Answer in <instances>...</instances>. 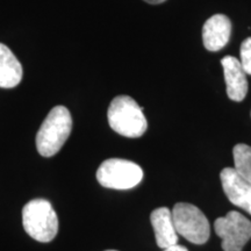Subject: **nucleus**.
<instances>
[{
	"mask_svg": "<svg viewBox=\"0 0 251 251\" xmlns=\"http://www.w3.org/2000/svg\"><path fill=\"white\" fill-rule=\"evenodd\" d=\"M72 130V118L64 106H56L49 112L36 134V148L41 156L51 157L57 153Z\"/></svg>",
	"mask_w": 251,
	"mask_h": 251,
	"instance_id": "obj_1",
	"label": "nucleus"
},
{
	"mask_svg": "<svg viewBox=\"0 0 251 251\" xmlns=\"http://www.w3.org/2000/svg\"><path fill=\"white\" fill-rule=\"evenodd\" d=\"M107 119L113 130L129 139L141 137L148 128L142 107L128 96H118L112 100Z\"/></svg>",
	"mask_w": 251,
	"mask_h": 251,
	"instance_id": "obj_2",
	"label": "nucleus"
},
{
	"mask_svg": "<svg viewBox=\"0 0 251 251\" xmlns=\"http://www.w3.org/2000/svg\"><path fill=\"white\" fill-rule=\"evenodd\" d=\"M23 225L31 238L43 243L54 240L58 231V218L46 199H34L25 205Z\"/></svg>",
	"mask_w": 251,
	"mask_h": 251,
	"instance_id": "obj_3",
	"label": "nucleus"
},
{
	"mask_svg": "<svg viewBox=\"0 0 251 251\" xmlns=\"http://www.w3.org/2000/svg\"><path fill=\"white\" fill-rule=\"evenodd\" d=\"M97 179L103 187L113 190H129L143 179V170L136 163L121 158L102 162L97 171Z\"/></svg>",
	"mask_w": 251,
	"mask_h": 251,
	"instance_id": "obj_4",
	"label": "nucleus"
},
{
	"mask_svg": "<svg viewBox=\"0 0 251 251\" xmlns=\"http://www.w3.org/2000/svg\"><path fill=\"white\" fill-rule=\"evenodd\" d=\"M172 219L177 233L194 244H205L211 235V226L197 206L186 202L176 203Z\"/></svg>",
	"mask_w": 251,
	"mask_h": 251,
	"instance_id": "obj_5",
	"label": "nucleus"
},
{
	"mask_svg": "<svg viewBox=\"0 0 251 251\" xmlns=\"http://www.w3.org/2000/svg\"><path fill=\"white\" fill-rule=\"evenodd\" d=\"M215 233L221 237L225 251H242L251 238V222L238 212H229L214 222Z\"/></svg>",
	"mask_w": 251,
	"mask_h": 251,
	"instance_id": "obj_6",
	"label": "nucleus"
},
{
	"mask_svg": "<svg viewBox=\"0 0 251 251\" xmlns=\"http://www.w3.org/2000/svg\"><path fill=\"white\" fill-rule=\"evenodd\" d=\"M222 188L233 205L251 215V183L243 179L234 168H226L220 174Z\"/></svg>",
	"mask_w": 251,
	"mask_h": 251,
	"instance_id": "obj_7",
	"label": "nucleus"
},
{
	"mask_svg": "<svg viewBox=\"0 0 251 251\" xmlns=\"http://www.w3.org/2000/svg\"><path fill=\"white\" fill-rule=\"evenodd\" d=\"M231 35V23L224 14H215L202 27V42L209 51H219L225 48Z\"/></svg>",
	"mask_w": 251,
	"mask_h": 251,
	"instance_id": "obj_8",
	"label": "nucleus"
},
{
	"mask_svg": "<svg viewBox=\"0 0 251 251\" xmlns=\"http://www.w3.org/2000/svg\"><path fill=\"white\" fill-rule=\"evenodd\" d=\"M224 68L228 98L233 101H242L248 93L247 74L241 62L233 56H226L221 59Z\"/></svg>",
	"mask_w": 251,
	"mask_h": 251,
	"instance_id": "obj_9",
	"label": "nucleus"
},
{
	"mask_svg": "<svg viewBox=\"0 0 251 251\" xmlns=\"http://www.w3.org/2000/svg\"><path fill=\"white\" fill-rule=\"evenodd\" d=\"M156 242L161 249L178 244V233L176 230L172 212L166 207H159L150 215Z\"/></svg>",
	"mask_w": 251,
	"mask_h": 251,
	"instance_id": "obj_10",
	"label": "nucleus"
},
{
	"mask_svg": "<svg viewBox=\"0 0 251 251\" xmlns=\"http://www.w3.org/2000/svg\"><path fill=\"white\" fill-rule=\"evenodd\" d=\"M23 67L7 46L0 43V87L12 89L23 79Z\"/></svg>",
	"mask_w": 251,
	"mask_h": 251,
	"instance_id": "obj_11",
	"label": "nucleus"
},
{
	"mask_svg": "<svg viewBox=\"0 0 251 251\" xmlns=\"http://www.w3.org/2000/svg\"><path fill=\"white\" fill-rule=\"evenodd\" d=\"M234 169L243 179L251 183V147L237 144L233 150Z\"/></svg>",
	"mask_w": 251,
	"mask_h": 251,
	"instance_id": "obj_12",
	"label": "nucleus"
},
{
	"mask_svg": "<svg viewBox=\"0 0 251 251\" xmlns=\"http://www.w3.org/2000/svg\"><path fill=\"white\" fill-rule=\"evenodd\" d=\"M241 55V65L247 75L251 76V37H248L243 41L240 49Z\"/></svg>",
	"mask_w": 251,
	"mask_h": 251,
	"instance_id": "obj_13",
	"label": "nucleus"
},
{
	"mask_svg": "<svg viewBox=\"0 0 251 251\" xmlns=\"http://www.w3.org/2000/svg\"><path fill=\"white\" fill-rule=\"evenodd\" d=\"M163 251H188V250L183 246H179V244H175V246L165 248V249H163Z\"/></svg>",
	"mask_w": 251,
	"mask_h": 251,
	"instance_id": "obj_14",
	"label": "nucleus"
},
{
	"mask_svg": "<svg viewBox=\"0 0 251 251\" xmlns=\"http://www.w3.org/2000/svg\"><path fill=\"white\" fill-rule=\"evenodd\" d=\"M143 1L148 2V4L157 5V4H162V2H164V1H166V0H143Z\"/></svg>",
	"mask_w": 251,
	"mask_h": 251,
	"instance_id": "obj_15",
	"label": "nucleus"
},
{
	"mask_svg": "<svg viewBox=\"0 0 251 251\" xmlns=\"http://www.w3.org/2000/svg\"><path fill=\"white\" fill-rule=\"evenodd\" d=\"M106 251H117V250H106Z\"/></svg>",
	"mask_w": 251,
	"mask_h": 251,
	"instance_id": "obj_16",
	"label": "nucleus"
}]
</instances>
